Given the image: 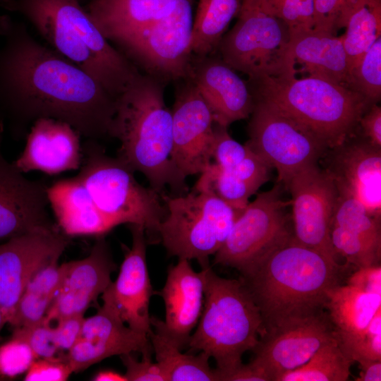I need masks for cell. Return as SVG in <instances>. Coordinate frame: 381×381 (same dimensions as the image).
<instances>
[{
    "label": "cell",
    "instance_id": "obj_35",
    "mask_svg": "<svg viewBox=\"0 0 381 381\" xmlns=\"http://www.w3.org/2000/svg\"><path fill=\"white\" fill-rule=\"evenodd\" d=\"M332 225H337L381 246L380 220L349 193L337 190Z\"/></svg>",
    "mask_w": 381,
    "mask_h": 381
},
{
    "label": "cell",
    "instance_id": "obj_26",
    "mask_svg": "<svg viewBox=\"0 0 381 381\" xmlns=\"http://www.w3.org/2000/svg\"><path fill=\"white\" fill-rule=\"evenodd\" d=\"M47 193L58 226L66 236H104L117 226L98 209L77 176L56 181Z\"/></svg>",
    "mask_w": 381,
    "mask_h": 381
},
{
    "label": "cell",
    "instance_id": "obj_46",
    "mask_svg": "<svg viewBox=\"0 0 381 381\" xmlns=\"http://www.w3.org/2000/svg\"><path fill=\"white\" fill-rule=\"evenodd\" d=\"M84 320V314H76L57 321L53 333L59 350L68 351L74 345L80 336Z\"/></svg>",
    "mask_w": 381,
    "mask_h": 381
},
{
    "label": "cell",
    "instance_id": "obj_4",
    "mask_svg": "<svg viewBox=\"0 0 381 381\" xmlns=\"http://www.w3.org/2000/svg\"><path fill=\"white\" fill-rule=\"evenodd\" d=\"M23 16L50 47L118 97L140 73L98 29L79 0H0Z\"/></svg>",
    "mask_w": 381,
    "mask_h": 381
},
{
    "label": "cell",
    "instance_id": "obj_2",
    "mask_svg": "<svg viewBox=\"0 0 381 381\" xmlns=\"http://www.w3.org/2000/svg\"><path fill=\"white\" fill-rule=\"evenodd\" d=\"M109 135L120 142L117 157L141 172L159 193H165L167 186L171 195L189 191L186 177L171 159L172 114L163 82L140 73L117 97Z\"/></svg>",
    "mask_w": 381,
    "mask_h": 381
},
{
    "label": "cell",
    "instance_id": "obj_32",
    "mask_svg": "<svg viewBox=\"0 0 381 381\" xmlns=\"http://www.w3.org/2000/svg\"><path fill=\"white\" fill-rule=\"evenodd\" d=\"M345 28L346 32L341 37L350 75L351 70L381 37V0H359Z\"/></svg>",
    "mask_w": 381,
    "mask_h": 381
},
{
    "label": "cell",
    "instance_id": "obj_7",
    "mask_svg": "<svg viewBox=\"0 0 381 381\" xmlns=\"http://www.w3.org/2000/svg\"><path fill=\"white\" fill-rule=\"evenodd\" d=\"M85 146V163L78 176L98 209L117 226H143L149 240L159 241V227L167 214L161 194L140 184L134 171L98 145Z\"/></svg>",
    "mask_w": 381,
    "mask_h": 381
},
{
    "label": "cell",
    "instance_id": "obj_50",
    "mask_svg": "<svg viewBox=\"0 0 381 381\" xmlns=\"http://www.w3.org/2000/svg\"><path fill=\"white\" fill-rule=\"evenodd\" d=\"M357 362L361 371L356 381L381 380V360L361 359Z\"/></svg>",
    "mask_w": 381,
    "mask_h": 381
},
{
    "label": "cell",
    "instance_id": "obj_9",
    "mask_svg": "<svg viewBox=\"0 0 381 381\" xmlns=\"http://www.w3.org/2000/svg\"><path fill=\"white\" fill-rule=\"evenodd\" d=\"M193 0H175L159 18L116 44L145 73L164 83L187 79L192 58Z\"/></svg>",
    "mask_w": 381,
    "mask_h": 381
},
{
    "label": "cell",
    "instance_id": "obj_34",
    "mask_svg": "<svg viewBox=\"0 0 381 381\" xmlns=\"http://www.w3.org/2000/svg\"><path fill=\"white\" fill-rule=\"evenodd\" d=\"M193 189L213 193L237 209H244L249 198L258 190L214 162L200 174Z\"/></svg>",
    "mask_w": 381,
    "mask_h": 381
},
{
    "label": "cell",
    "instance_id": "obj_20",
    "mask_svg": "<svg viewBox=\"0 0 381 381\" xmlns=\"http://www.w3.org/2000/svg\"><path fill=\"white\" fill-rule=\"evenodd\" d=\"M187 79L207 104L214 123L228 127L250 116L253 97L248 83L221 58L193 54Z\"/></svg>",
    "mask_w": 381,
    "mask_h": 381
},
{
    "label": "cell",
    "instance_id": "obj_12",
    "mask_svg": "<svg viewBox=\"0 0 381 381\" xmlns=\"http://www.w3.org/2000/svg\"><path fill=\"white\" fill-rule=\"evenodd\" d=\"M253 97L246 145L285 184L303 167L317 163L327 147L272 104Z\"/></svg>",
    "mask_w": 381,
    "mask_h": 381
},
{
    "label": "cell",
    "instance_id": "obj_11",
    "mask_svg": "<svg viewBox=\"0 0 381 381\" xmlns=\"http://www.w3.org/2000/svg\"><path fill=\"white\" fill-rule=\"evenodd\" d=\"M279 185L258 194L243 210L226 241L214 254V263L245 274L292 237L288 229Z\"/></svg>",
    "mask_w": 381,
    "mask_h": 381
},
{
    "label": "cell",
    "instance_id": "obj_33",
    "mask_svg": "<svg viewBox=\"0 0 381 381\" xmlns=\"http://www.w3.org/2000/svg\"><path fill=\"white\" fill-rule=\"evenodd\" d=\"M353 362L336 337L323 345L303 365L279 375L275 381H346Z\"/></svg>",
    "mask_w": 381,
    "mask_h": 381
},
{
    "label": "cell",
    "instance_id": "obj_25",
    "mask_svg": "<svg viewBox=\"0 0 381 381\" xmlns=\"http://www.w3.org/2000/svg\"><path fill=\"white\" fill-rule=\"evenodd\" d=\"M288 68L349 87V69L341 36L310 30L290 36Z\"/></svg>",
    "mask_w": 381,
    "mask_h": 381
},
{
    "label": "cell",
    "instance_id": "obj_48",
    "mask_svg": "<svg viewBox=\"0 0 381 381\" xmlns=\"http://www.w3.org/2000/svg\"><path fill=\"white\" fill-rule=\"evenodd\" d=\"M364 137L373 145L381 148V107L372 104L360 119Z\"/></svg>",
    "mask_w": 381,
    "mask_h": 381
},
{
    "label": "cell",
    "instance_id": "obj_51",
    "mask_svg": "<svg viewBox=\"0 0 381 381\" xmlns=\"http://www.w3.org/2000/svg\"><path fill=\"white\" fill-rule=\"evenodd\" d=\"M94 381H127L125 375L112 370H103L94 375Z\"/></svg>",
    "mask_w": 381,
    "mask_h": 381
},
{
    "label": "cell",
    "instance_id": "obj_1",
    "mask_svg": "<svg viewBox=\"0 0 381 381\" xmlns=\"http://www.w3.org/2000/svg\"><path fill=\"white\" fill-rule=\"evenodd\" d=\"M0 99L23 125L41 118L91 140L110 137L117 97L79 66L37 41L22 23L0 20Z\"/></svg>",
    "mask_w": 381,
    "mask_h": 381
},
{
    "label": "cell",
    "instance_id": "obj_10",
    "mask_svg": "<svg viewBox=\"0 0 381 381\" xmlns=\"http://www.w3.org/2000/svg\"><path fill=\"white\" fill-rule=\"evenodd\" d=\"M238 16L219 44L221 59L249 80L289 73L287 25L253 4H241Z\"/></svg>",
    "mask_w": 381,
    "mask_h": 381
},
{
    "label": "cell",
    "instance_id": "obj_5",
    "mask_svg": "<svg viewBox=\"0 0 381 381\" xmlns=\"http://www.w3.org/2000/svg\"><path fill=\"white\" fill-rule=\"evenodd\" d=\"M253 96L281 111L333 149L350 139L371 104L349 87L293 73L248 81Z\"/></svg>",
    "mask_w": 381,
    "mask_h": 381
},
{
    "label": "cell",
    "instance_id": "obj_41",
    "mask_svg": "<svg viewBox=\"0 0 381 381\" xmlns=\"http://www.w3.org/2000/svg\"><path fill=\"white\" fill-rule=\"evenodd\" d=\"M37 357L23 340L11 337L0 345V376L13 377L26 373Z\"/></svg>",
    "mask_w": 381,
    "mask_h": 381
},
{
    "label": "cell",
    "instance_id": "obj_52",
    "mask_svg": "<svg viewBox=\"0 0 381 381\" xmlns=\"http://www.w3.org/2000/svg\"><path fill=\"white\" fill-rule=\"evenodd\" d=\"M6 320H5V318L4 317V314H3V312H2V309H1V307L0 306V342L2 341L3 338H2V336H1V331L4 328V325L6 324Z\"/></svg>",
    "mask_w": 381,
    "mask_h": 381
},
{
    "label": "cell",
    "instance_id": "obj_8",
    "mask_svg": "<svg viewBox=\"0 0 381 381\" xmlns=\"http://www.w3.org/2000/svg\"><path fill=\"white\" fill-rule=\"evenodd\" d=\"M167 214L158 234L167 253L179 259L196 260L202 268L209 266L226 241L243 209H237L207 191L181 195H161Z\"/></svg>",
    "mask_w": 381,
    "mask_h": 381
},
{
    "label": "cell",
    "instance_id": "obj_6",
    "mask_svg": "<svg viewBox=\"0 0 381 381\" xmlns=\"http://www.w3.org/2000/svg\"><path fill=\"white\" fill-rule=\"evenodd\" d=\"M205 270L204 305L188 346L212 358L219 381L242 365V356L263 334L260 310L241 280Z\"/></svg>",
    "mask_w": 381,
    "mask_h": 381
},
{
    "label": "cell",
    "instance_id": "obj_40",
    "mask_svg": "<svg viewBox=\"0 0 381 381\" xmlns=\"http://www.w3.org/2000/svg\"><path fill=\"white\" fill-rule=\"evenodd\" d=\"M359 0H314L313 30L337 35Z\"/></svg>",
    "mask_w": 381,
    "mask_h": 381
},
{
    "label": "cell",
    "instance_id": "obj_49",
    "mask_svg": "<svg viewBox=\"0 0 381 381\" xmlns=\"http://www.w3.org/2000/svg\"><path fill=\"white\" fill-rule=\"evenodd\" d=\"M224 381H270V377L262 369L250 362L243 364L228 375Z\"/></svg>",
    "mask_w": 381,
    "mask_h": 381
},
{
    "label": "cell",
    "instance_id": "obj_53",
    "mask_svg": "<svg viewBox=\"0 0 381 381\" xmlns=\"http://www.w3.org/2000/svg\"><path fill=\"white\" fill-rule=\"evenodd\" d=\"M4 380V377L0 376V380Z\"/></svg>",
    "mask_w": 381,
    "mask_h": 381
},
{
    "label": "cell",
    "instance_id": "obj_44",
    "mask_svg": "<svg viewBox=\"0 0 381 381\" xmlns=\"http://www.w3.org/2000/svg\"><path fill=\"white\" fill-rule=\"evenodd\" d=\"M73 373L64 356L35 359L27 370L25 381H66Z\"/></svg>",
    "mask_w": 381,
    "mask_h": 381
},
{
    "label": "cell",
    "instance_id": "obj_19",
    "mask_svg": "<svg viewBox=\"0 0 381 381\" xmlns=\"http://www.w3.org/2000/svg\"><path fill=\"white\" fill-rule=\"evenodd\" d=\"M152 351L148 336L130 328L103 304L95 315L85 318L80 337L63 356L73 373H79L111 356Z\"/></svg>",
    "mask_w": 381,
    "mask_h": 381
},
{
    "label": "cell",
    "instance_id": "obj_23",
    "mask_svg": "<svg viewBox=\"0 0 381 381\" xmlns=\"http://www.w3.org/2000/svg\"><path fill=\"white\" fill-rule=\"evenodd\" d=\"M332 162L326 169L338 190L358 200L374 217L381 218V148L367 140H347L333 149Z\"/></svg>",
    "mask_w": 381,
    "mask_h": 381
},
{
    "label": "cell",
    "instance_id": "obj_14",
    "mask_svg": "<svg viewBox=\"0 0 381 381\" xmlns=\"http://www.w3.org/2000/svg\"><path fill=\"white\" fill-rule=\"evenodd\" d=\"M57 230L37 231L0 244V306L11 320L25 286L42 268L59 260L68 241Z\"/></svg>",
    "mask_w": 381,
    "mask_h": 381
},
{
    "label": "cell",
    "instance_id": "obj_30",
    "mask_svg": "<svg viewBox=\"0 0 381 381\" xmlns=\"http://www.w3.org/2000/svg\"><path fill=\"white\" fill-rule=\"evenodd\" d=\"M148 337L156 362L167 381H219L218 373L210 364V357L184 353L159 328L152 326Z\"/></svg>",
    "mask_w": 381,
    "mask_h": 381
},
{
    "label": "cell",
    "instance_id": "obj_18",
    "mask_svg": "<svg viewBox=\"0 0 381 381\" xmlns=\"http://www.w3.org/2000/svg\"><path fill=\"white\" fill-rule=\"evenodd\" d=\"M47 188L30 181L0 152V241L27 233L59 229L47 207Z\"/></svg>",
    "mask_w": 381,
    "mask_h": 381
},
{
    "label": "cell",
    "instance_id": "obj_3",
    "mask_svg": "<svg viewBox=\"0 0 381 381\" xmlns=\"http://www.w3.org/2000/svg\"><path fill=\"white\" fill-rule=\"evenodd\" d=\"M339 279L337 262L292 236L241 280L260 310L265 334L321 312L327 291L339 284Z\"/></svg>",
    "mask_w": 381,
    "mask_h": 381
},
{
    "label": "cell",
    "instance_id": "obj_36",
    "mask_svg": "<svg viewBox=\"0 0 381 381\" xmlns=\"http://www.w3.org/2000/svg\"><path fill=\"white\" fill-rule=\"evenodd\" d=\"M314 0H241L242 4H253L264 13L283 21L290 36L313 28Z\"/></svg>",
    "mask_w": 381,
    "mask_h": 381
},
{
    "label": "cell",
    "instance_id": "obj_47",
    "mask_svg": "<svg viewBox=\"0 0 381 381\" xmlns=\"http://www.w3.org/2000/svg\"><path fill=\"white\" fill-rule=\"evenodd\" d=\"M347 284L366 293L381 295L380 265L358 268L349 277Z\"/></svg>",
    "mask_w": 381,
    "mask_h": 381
},
{
    "label": "cell",
    "instance_id": "obj_29",
    "mask_svg": "<svg viewBox=\"0 0 381 381\" xmlns=\"http://www.w3.org/2000/svg\"><path fill=\"white\" fill-rule=\"evenodd\" d=\"M58 261L42 268L25 286L8 323L13 329L44 322L68 269V262L59 265Z\"/></svg>",
    "mask_w": 381,
    "mask_h": 381
},
{
    "label": "cell",
    "instance_id": "obj_42",
    "mask_svg": "<svg viewBox=\"0 0 381 381\" xmlns=\"http://www.w3.org/2000/svg\"><path fill=\"white\" fill-rule=\"evenodd\" d=\"M251 150L229 134L227 127L214 124L212 158L218 167L228 170L241 162Z\"/></svg>",
    "mask_w": 381,
    "mask_h": 381
},
{
    "label": "cell",
    "instance_id": "obj_28",
    "mask_svg": "<svg viewBox=\"0 0 381 381\" xmlns=\"http://www.w3.org/2000/svg\"><path fill=\"white\" fill-rule=\"evenodd\" d=\"M325 308L336 339L340 340L355 335L368 326L381 308V295L366 293L347 284H338L327 291Z\"/></svg>",
    "mask_w": 381,
    "mask_h": 381
},
{
    "label": "cell",
    "instance_id": "obj_13",
    "mask_svg": "<svg viewBox=\"0 0 381 381\" xmlns=\"http://www.w3.org/2000/svg\"><path fill=\"white\" fill-rule=\"evenodd\" d=\"M284 185L291 196L294 239L337 262L330 238L338 193L333 178L315 163L295 173Z\"/></svg>",
    "mask_w": 381,
    "mask_h": 381
},
{
    "label": "cell",
    "instance_id": "obj_27",
    "mask_svg": "<svg viewBox=\"0 0 381 381\" xmlns=\"http://www.w3.org/2000/svg\"><path fill=\"white\" fill-rule=\"evenodd\" d=\"M175 0H88L85 6L109 41L116 44L162 16Z\"/></svg>",
    "mask_w": 381,
    "mask_h": 381
},
{
    "label": "cell",
    "instance_id": "obj_37",
    "mask_svg": "<svg viewBox=\"0 0 381 381\" xmlns=\"http://www.w3.org/2000/svg\"><path fill=\"white\" fill-rule=\"evenodd\" d=\"M349 88L361 95L371 105L381 98V37L350 72Z\"/></svg>",
    "mask_w": 381,
    "mask_h": 381
},
{
    "label": "cell",
    "instance_id": "obj_43",
    "mask_svg": "<svg viewBox=\"0 0 381 381\" xmlns=\"http://www.w3.org/2000/svg\"><path fill=\"white\" fill-rule=\"evenodd\" d=\"M12 337L25 341L37 358L56 356L59 351L54 341L53 327L44 322L32 326L14 328Z\"/></svg>",
    "mask_w": 381,
    "mask_h": 381
},
{
    "label": "cell",
    "instance_id": "obj_16",
    "mask_svg": "<svg viewBox=\"0 0 381 381\" xmlns=\"http://www.w3.org/2000/svg\"><path fill=\"white\" fill-rule=\"evenodd\" d=\"M177 87L171 110V159L184 176L200 174L212 162L214 119L189 79Z\"/></svg>",
    "mask_w": 381,
    "mask_h": 381
},
{
    "label": "cell",
    "instance_id": "obj_15",
    "mask_svg": "<svg viewBox=\"0 0 381 381\" xmlns=\"http://www.w3.org/2000/svg\"><path fill=\"white\" fill-rule=\"evenodd\" d=\"M335 338L329 318L322 311L291 320L261 336L252 350L250 363L270 381L306 363L323 345Z\"/></svg>",
    "mask_w": 381,
    "mask_h": 381
},
{
    "label": "cell",
    "instance_id": "obj_21",
    "mask_svg": "<svg viewBox=\"0 0 381 381\" xmlns=\"http://www.w3.org/2000/svg\"><path fill=\"white\" fill-rule=\"evenodd\" d=\"M116 270L104 236H97L86 258L68 262L63 283L44 322L50 325L68 316L84 314L111 282V275Z\"/></svg>",
    "mask_w": 381,
    "mask_h": 381
},
{
    "label": "cell",
    "instance_id": "obj_39",
    "mask_svg": "<svg viewBox=\"0 0 381 381\" xmlns=\"http://www.w3.org/2000/svg\"><path fill=\"white\" fill-rule=\"evenodd\" d=\"M337 341L352 362L361 359L381 360V308L365 329Z\"/></svg>",
    "mask_w": 381,
    "mask_h": 381
},
{
    "label": "cell",
    "instance_id": "obj_17",
    "mask_svg": "<svg viewBox=\"0 0 381 381\" xmlns=\"http://www.w3.org/2000/svg\"><path fill=\"white\" fill-rule=\"evenodd\" d=\"M132 246L126 248L116 279L102 294L103 304L110 308L133 330L149 335V306L154 294L146 260L147 237L143 226L128 224Z\"/></svg>",
    "mask_w": 381,
    "mask_h": 381
},
{
    "label": "cell",
    "instance_id": "obj_31",
    "mask_svg": "<svg viewBox=\"0 0 381 381\" xmlns=\"http://www.w3.org/2000/svg\"><path fill=\"white\" fill-rule=\"evenodd\" d=\"M241 0H199L193 23L191 51L197 56L214 54Z\"/></svg>",
    "mask_w": 381,
    "mask_h": 381
},
{
    "label": "cell",
    "instance_id": "obj_45",
    "mask_svg": "<svg viewBox=\"0 0 381 381\" xmlns=\"http://www.w3.org/2000/svg\"><path fill=\"white\" fill-rule=\"evenodd\" d=\"M138 361L132 353L120 356L126 368L124 374L127 381H167V377L157 362L152 361V354H142Z\"/></svg>",
    "mask_w": 381,
    "mask_h": 381
},
{
    "label": "cell",
    "instance_id": "obj_22",
    "mask_svg": "<svg viewBox=\"0 0 381 381\" xmlns=\"http://www.w3.org/2000/svg\"><path fill=\"white\" fill-rule=\"evenodd\" d=\"M205 270L195 272L189 260L179 259L168 270L158 294L165 306V320L151 316V326L159 328L180 349L188 346L204 305Z\"/></svg>",
    "mask_w": 381,
    "mask_h": 381
},
{
    "label": "cell",
    "instance_id": "obj_38",
    "mask_svg": "<svg viewBox=\"0 0 381 381\" xmlns=\"http://www.w3.org/2000/svg\"><path fill=\"white\" fill-rule=\"evenodd\" d=\"M330 238L337 253L358 268L380 265L381 246L337 225H332Z\"/></svg>",
    "mask_w": 381,
    "mask_h": 381
},
{
    "label": "cell",
    "instance_id": "obj_24",
    "mask_svg": "<svg viewBox=\"0 0 381 381\" xmlns=\"http://www.w3.org/2000/svg\"><path fill=\"white\" fill-rule=\"evenodd\" d=\"M80 133L66 122L41 118L31 126L25 148L13 164L23 172L49 175L79 168L82 159Z\"/></svg>",
    "mask_w": 381,
    "mask_h": 381
}]
</instances>
